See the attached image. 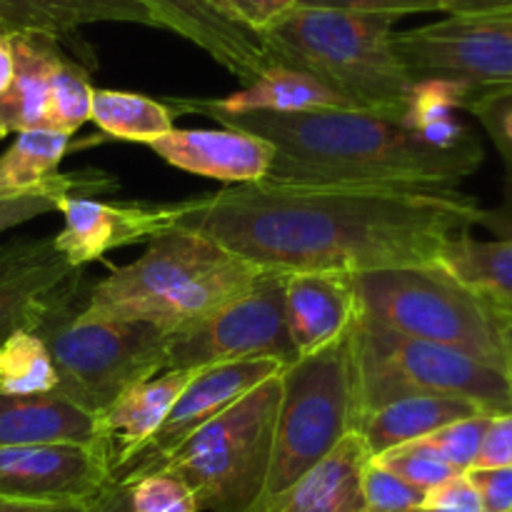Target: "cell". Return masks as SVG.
<instances>
[{
	"label": "cell",
	"mask_w": 512,
	"mask_h": 512,
	"mask_svg": "<svg viewBox=\"0 0 512 512\" xmlns=\"http://www.w3.org/2000/svg\"><path fill=\"white\" fill-rule=\"evenodd\" d=\"M435 263L490 303L512 308V233L495 240L465 233L450 240Z\"/></svg>",
	"instance_id": "484cf974"
},
{
	"label": "cell",
	"mask_w": 512,
	"mask_h": 512,
	"mask_svg": "<svg viewBox=\"0 0 512 512\" xmlns=\"http://www.w3.org/2000/svg\"><path fill=\"white\" fill-rule=\"evenodd\" d=\"M10 48L15 58V75L10 88L0 95V128L5 133L45 128L50 83L63 50L58 43L43 35L15 33L10 35Z\"/></svg>",
	"instance_id": "cb8c5ba5"
},
{
	"label": "cell",
	"mask_w": 512,
	"mask_h": 512,
	"mask_svg": "<svg viewBox=\"0 0 512 512\" xmlns=\"http://www.w3.org/2000/svg\"><path fill=\"white\" fill-rule=\"evenodd\" d=\"M503 465H512V410L493 415L475 468H503Z\"/></svg>",
	"instance_id": "ab89813d"
},
{
	"label": "cell",
	"mask_w": 512,
	"mask_h": 512,
	"mask_svg": "<svg viewBox=\"0 0 512 512\" xmlns=\"http://www.w3.org/2000/svg\"><path fill=\"white\" fill-rule=\"evenodd\" d=\"M85 298L83 288L70 293L33 333L55 365L53 393L100 418L125 390L165 373L170 333L145 320L88 318Z\"/></svg>",
	"instance_id": "5b68a950"
},
{
	"label": "cell",
	"mask_w": 512,
	"mask_h": 512,
	"mask_svg": "<svg viewBox=\"0 0 512 512\" xmlns=\"http://www.w3.org/2000/svg\"><path fill=\"white\" fill-rule=\"evenodd\" d=\"M173 113H203L215 110L225 115L248 113H305V110H330L350 108L338 93L315 80L313 75L300 70L273 65L255 83L245 85L228 98H175L170 100Z\"/></svg>",
	"instance_id": "44dd1931"
},
{
	"label": "cell",
	"mask_w": 512,
	"mask_h": 512,
	"mask_svg": "<svg viewBox=\"0 0 512 512\" xmlns=\"http://www.w3.org/2000/svg\"><path fill=\"white\" fill-rule=\"evenodd\" d=\"M5 135H8V133H5V130H3V128H0V140H3V138H5Z\"/></svg>",
	"instance_id": "c3c4849f"
},
{
	"label": "cell",
	"mask_w": 512,
	"mask_h": 512,
	"mask_svg": "<svg viewBox=\"0 0 512 512\" xmlns=\"http://www.w3.org/2000/svg\"><path fill=\"white\" fill-rule=\"evenodd\" d=\"M10 35H15V33H13V30H10V28H5V25H3V23H0V40L10 38Z\"/></svg>",
	"instance_id": "7dc6e473"
},
{
	"label": "cell",
	"mask_w": 512,
	"mask_h": 512,
	"mask_svg": "<svg viewBox=\"0 0 512 512\" xmlns=\"http://www.w3.org/2000/svg\"><path fill=\"white\" fill-rule=\"evenodd\" d=\"M278 405L280 373L185 440L153 473L183 480L200 512H260L273 463Z\"/></svg>",
	"instance_id": "52a82bcc"
},
{
	"label": "cell",
	"mask_w": 512,
	"mask_h": 512,
	"mask_svg": "<svg viewBox=\"0 0 512 512\" xmlns=\"http://www.w3.org/2000/svg\"><path fill=\"white\" fill-rule=\"evenodd\" d=\"M493 413H475L470 418L455 420V423L445 425L438 433L423 438L440 458L448 465H453L458 473H468L478 465L480 450H483L485 433L490 428Z\"/></svg>",
	"instance_id": "d6a6232c"
},
{
	"label": "cell",
	"mask_w": 512,
	"mask_h": 512,
	"mask_svg": "<svg viewBox=\"0 0 512 512\" xmlns=\"http://www.w3.org/2000/svg\"><path fill=\"white\" fill-rule=\"evenodd\" d=\"M510 512H512V510H510Z\"/></svg>",
	"instance_id": "f907efd6"
},
{
	"label": "cell",
	"mask_w": 512,
	"mask_h": 512,
	"mask_svg": "<svg viewBox=\"0 0 512 512\" xmlns=\"http://www.w3.org/2000/svg\"><path fill=\"white\" fill-rule=\"evenodd\" d=\"M90 512H130L128 488L118 483H110L90 505Z\"/></svg>",
	"instance_id": "ee69618b"
},
{
	"label": "cell",
	"mask_w": 512,
	"mask_h": 512,
	"mask_svg": "<svg viewBox=\"0 0 512 512\" xmlns=\"http://www.w3.org/2000/svg\"><path fill=\"white\" fill-rule=\"evenodd\" d=\"M395 50L415 80H458L475 90L512 85V18L448 15L395 33Z\"/></svg>",
	"instance_id": "8fae6325"
},
{
	"label": "cell",
	"mask_w": 512,
	"mask_h": 512,
	"mask_svg": "<svg viewBox=\"0 0 512 512\" xmlns=\"http://www.w3.org/2000/svg\"><path fill=\"white\" fill-rule=\"evenodd\" d=\"M90 120L110 138L150 145L175 128V113L168 103L125 90L93 88Z\"/></svg>",
	"instance_id": "4316f807"
},
{
	"label": "cell",
	"mask_w": 512,
	"mask_h": 512,
	"mask_svg": "<svg viewBox=\"0 0 512 512\" xmlns=\"http://www.w3.org/2000/svg\"><path fill=\"white\" fill-rule=\"evenodd\" d=\"M55 385V365L33 330H18L0 343V395L53 393Z\"/></svg>",
	"instance_id": "f546056e"
},
{
	"label": "cell",
	"mask_w": 512,
	"mask_h": 512,
	"mask_svg": "<svg viewBox=\"0 0 512 512\" xmlns=\"http://www.w3.org/2000/svg\"><path fill=\"white\" fill-rule=\"evenodd\" d=\"M195 370H165L125 390L100 415V448L110 468V483L138 458L168 418Z\"/></svg>",
	"instance_id": "d6986e66"
},
{
	"label": "cell",
	"mask_w": 512,
	"mask_h": 512,
	"mask_svg": "<svg viewBox=\"0 0 512 512\" xmlns=\"http://www.w3.org/2000/svg\"><path fill=\"white\" fill-rule=\"evenodd\" d=\"M0 23L13 33L43 35L50 40L73 38L95 23H135L158 28L138 0H0Z\"/></svg>",
	"instance_id": "603a6c76"
},
{
	"label": "cell",
	"mask_w": 512,
	"mask_h": 512,
	"mask_svg": "<svg viewBox=\"0 0 512 512\" xmlns=\"http://www.w3.org/2000/svg\"><path fill=\"white\" fill-rule=\"evenodd\" d=\"M178 230L275 273H345L430 265L473 228L512 233V210H485L455 188L423 185H228L188 198Z\"/></svg>",
	"instance_id": "6da1fadb"
},
{
	"label": "cell",
	"mask_w": 512,
	"mask_h": 512,
	"mask_svg": "<svg viewBox=\"0 0 512 512\" xmlns=\"http://www.w3.org/2000/svg\"><path fill=\"white\" fill-rule=\"evenodd\" d=\"M478 490L485 512L512 510V465L503 468H473L465 473Z\"/></svg>",
	"instance_id": "f35d334b"
},
{
	"label": "cell",
	"mask_w": 512,
	"mask_h": 512,
	"mask_svg": "<svg viewBox=\"0 0 512 512\" xmlns=\"http://www.w3.org/2000/svg\"><path fill=\"white\" fill-rule=\"evenodd\" d=\"M375 463L383 465L385 470L400 478L403 483L413 485V488L430 493V490L440 488L443 483L453 480L455 475H463L445 463L425 440H415V443L400 445V448L388 450V453L373 458Z\"/></svg>",
	"instance_id": "1f68e13d"
},
{
	"label": "cell",
	"mask_w": 512,
	"mask_h": 512,
	"mask_svg": "<svg viewBox=\"0 0 512 512\" xmlns=\"http://www.w3.org/2000/svg\"><path fill=\"white\" fill-rule=\"evenodd\" d=\"M493 313H495V323H498L500 348H503L505 375H508L512 385V308H508V305L493 303Z\"/></svg>",
	"instance_id": "7bdbcfd3"
},
{
	"label": "cell",
	"mask_w": 512,
	"mask_h": 512,
	"mask_svg": "<svg viewBox=\"0 0 512 512\" xmlns=\"http://www.w3.org/2000/svg\"><path fill=\"white\" fill-rule=\"evenodd\" d=\"M263 270L193 230H173L90 288L88 318L145 320L185 333L248 293Z\"/></svg>",
	"instance_id": "3957f363"
},
{
	"label": "cell",
	"mask_w": 512,
	"mask_h": 512,
	"mask_svg": "<svg viewBox=\"0 0 512 512\" xmlns=\"http://www.w3.org/2000/svg\"><path fill=\"white\" fill-rule=\"evenodd\" d=\"M283 298L285 323L298 358L338 343L358 318L353 275L285 273Z\"/></svg>",
	"instance_id": "ac0fdd59"
},
{
	"label": "cell",
	"mask_w": 512,
	"mask_h": 512,
	"mask_svg": "<svg viewBox=\"0 0 512 512\" xmlns=\"http://www.w3.org/2000/svg\"><path fill=\"white\" fill-rule=\"evenodd\" d=\"M128 488L130 512H200L193 493L170 473H150Z\"/></svg>",
	"instance_id": "e575fe53"
},
{
	"label": "cell",
	"mask_w": 512,
	"mask_h": 512,
	"mask_svg": "<svg viewBox=\"0 0 512 512\" xmlns=\"http://www.w3.org/2000/svg\"><path fill=\"white\" fill-rule=\"evenodd\" d=\"M90 505H38L0 498V512H90Z\"/></svg>",
	"instance_id": "f6af8a7d"
},
{
	"label": "cell",
	"mask_w": 512,
	"mask_h": 512,
	"mask_svg": "<svg viewBox=\"0 0 512 512\" xmlns=\"http://www.w3.org/2000/svg\"><path fill=\"white\" fill-rule=\"evenodd\" d=\"M158 28L173 30L223 65L245 85L273 68L258 30L245 25L223 0H138Z\"/></svg>",
	"instance_id": "2e32d148"
},
{
	"label": "cell",
	"mask_w": 512,
	"mask_h": 512,
	"mask_svg": "<svg viewBox=\"0 0 512 512\" xmlns=\"http://www.w3.org/2000/svg\"><path fill=\"white\" fill-rule=\"evenodd\" d=\"M110 485L100 448L23 445L0 448V498L38 505H90Z\"/></svg>",
	"instance_id": "5bb4252c"
},
{
	"label": "cell",
	"mask_w": 512,
	"mask_h": 512,
	"mask_svg": "<svg viewBox=\"0 0 512 512\" xmlns=\"http://www.w3.org/2000/svg\"><path fill=\"white\" fill-rule=\"evenodd\" d=\"M418 512H485L478 490L468 475H455L453 480L425 495V503Z\"/></svg>",
	"instance_id": "74e56055"
},
{
	"label": "cell",
	"mask_w": 512,
	"mask_h": 512,
	"mask_svg": "<svg viewBox=\"0 0 512 512\" xmlns=\"http://www.w3.org/2000/svg\"><path fill=\"white\" fill-rule=\"evenodd\" d=\"M358 423L350 333L285 365L263 508L328 458L348 435L358 433Z\"/></svg>",
	"instance_id": "9c48e42d"
},
{
	"label": "cell",
	"mask_w": 512,
	"mask_h": 512,
	"mask_svg": "<svg viewBox=\"0 0 512 512\" xmlns=\"http://www.w3.org/2000/svg\"><path fill=\"white\" fill-rule=\"evenodd\" d=\"M465 110L480 120V125L490 135V140L498 148L500 158H503L510 190V198L505 208L512 210V85L475 90Z\"/></svg>",
	"instance_id": "836d02e7"
},
{
	"label": "cell",
	"mask_w": 512,
	"mask_h": 512,
	"mask_svg": "<svg viewBox=\"0 0 512 512\" xmlns=\"http://www.w3.org/2000/svg\"><path fill=\"white\" fill-rule=\"evenodd\" d=\"M190 200L148 203V200H98L70 195L60 203L63 230L53 235L55 245L73 268L103 260L110 250L153 243L160 235L180 228Z\"/></svg>",
	"instance_id": "7c38bea8"
},
{
	"label": "cell",
	"mask_w": 512,
	"mask_h": 512,
	"mask_svg": "<svg viewBox=\"0 0 512 512\" xmlns=\"http://www.w3.org/2000/svg\"><path fill=\"white\" fill-rule=\"evenodd\" d=\"M370 460L373 455L363 438L358 433L348 435L293 488L270 500L263 512H368L363 470Z\"/></svg>",
	"instance_id": "7402d4cb"
},
{
	"label": "cell",
	"mask_w": 512,
	"mask_h": 512,
	"mask_svg": "<svg viewBox=\"0 0 512 512\" xmlns=\"http://www.w3.org/2000/svg\"><path fill=\"white\" fill-rule=\"evenodd\" d=\"M423 490L403 483L390 470L370 460L363 470V498L368 512H418L425 503Z\"/></svg>",
	"instance_id": "d590c367"
},
{
	"label": "cell",
	"mask_w": 512,
	"mask_h": 512,
	"mask_svg": "<svg viewBox=\"0 0 512 512\" xmlns=\"http://www.w3.org/2000/svg\"><path fill=\"white\" fill-rule=\"evenodd\" d=\"M283 368L285 365L275 360H243V363H220L195 370L153 440L113 483L130 485L143 475L153 473L175 448H180L185 440L193 438L198 430L213 423L218 415L233 408L250 390L263 385Z\"/></svg>",
	"instance_id": "4fadbf2b"
},
{
	"label": "cell",
	"mask_w": 512,
	"mask_h": 512,
	"mask_svg": "<svg viewBox=\"0 0 512 512\" xmlns=\"http://www.w3.org/2000/svg\"><path fill=\"white\" fill-rule=\"evenodd\" d=\"M83 288L55 238L10 240L0 245V343L18 330H35L70 293Z\"/></svg>",
	"instance_id": "9a60e30c"
},
{
	"label": "cell",
	"mask_w": 512,
	"mask_h": 512,
	"mask_svg": "<svg viewBox=\"0 0 512 512\" xmlns=\"http://www.w3.org/2000/svg\"><path fill=\"white\" fill-rule=\"evenodd\" d=\"M395 20L295 5L260 38L273 65L313 75L350 108L403 120L415 78L395 50Z\"/></svg>",
	"instance_id": "277c9868"
},
{
	"label": "cell",
	"mask_w": 512,
	"mask_h": 512,
	"mask_svg": "<svg viewBox=\"0 0 512 512\" xmlns=\"http://www.w3.org/2000/svg\"><path fill=\"white\" fill-rule=\"evenodd\" d=\"M350 350L358 420L410 395H448L493 415L512 410L505 370L463 350L405 338L360 313L350 328Z\"/></svg>",
	"instance_id": "8992f818"
},
{
	"label": "cell",
	"mask_w": 512,
	"mask_h": 512,
	"mask_svg": "<svg viewBox=\"0 0 512 512\" xmlns=\"http://www.w3.org/2000/svg\"><path fill=\"white\" fill-rule=\"evenodd\" d=\"M200 115L268 140L275 148L268 183L455 188L485 158L480 143L458 150L435 148L403 120L365 110L248 115L203 110Z\"/></svg>",
	"instance_id": "7a4b0ae2"
},
{
	"label": "cell",
	"mask_w": 512,
	"mask_h": 512,
	"mask_svg": "<svg viewBox=\"0 0 512 512\" xmlns=\"http://www.w3.org/2000/svg\"><path fill=\"white\" fill-rule=\"evenodd\" d=\"M285 273L263 270L253 288L185 333L170 335L165 370H200L220 363L298 360L285 323Z\"/></svg>",
	"instance_id": "30bf717a"
},
{
	"label": "cell",
	"mask_w": 512,
	"mask_h": 512,
	"mask_svg": "<svg viewBox=\"0 0 512 512\" xmlns=\"http://www.w3.org/2000/svg\"><path fill=\"white\" fill-rule=\"evenodd\" d=\"M70 148V135L38 128L15 135L13 145L0 155V193H23L43 185L58 173Z\"/></svg>",
	"instance_id": "f1b7e54d"
},
{
	"label": "cell",
	"mask_w": 512,
	"mask_h": 512,
	"mask_svg": "<svg viewBox=\"0 0 512 512\" xmlns=\"http://www.w3.org/2000/svg\"><path fill=\"white\" fill-rule=\"evenodd\" d=\"M58 443L100 448V418L55 393L0 395V448Z\"/></svg>",
	"instance_id": "ffe728a7"
},
{
	"label": "cell",
	"mask_w": 512,
	"mask_h": 512,
	"mask_svg": "<svg viewBox=\"0 0 512 512\" xmlns=\"http://www.w3.org/2000/svg\"><path fill=\"white\" fill-rule=\"evenodd\" d=\"M90 103H93V85H90L88 73L75 60L63 55L50 83L45 128L73 138L90 120Z\"/></svg>",
	"instance_id": "4dcf8cb0"
},
{
	"label": "cell",
	"mask_w": 512,
	"mask_h": 512,
	"mask_svg": "<svg viewBox=\"0 0 512 512\" xmlns=\"http://www.w3.org/2000/svg\"><path fill=\"white\" fill-rule=\"evenodd\" d=\"M300 8H320V10H340V13H360V15H400L413 13H445V0H295Z\"/></svg>",
	"instance_id": "8d00e7d4"
},
{
	"label": "cell",
	"mask_w": 512,
	"mask_h": 512,
	"mask_svg": "<svg viewBox=\"0 0 512 512\" xmlns=\"http://www.w3.org/2000/svg\"><path fill=\"white\" fill-rule=\"evenodd\" d=\"M475 413L485 410L468 400L448 398V395H410L365 415L360 420L358 435L368 445L370 455L378 458L388 450L428 438L445 425Z\"/></svg>",
	"instance_id": "d4e9b609"
},
{
	"label": "cell",
	"mask_w": 512,
	"mask_h": 512,
	"mask_svg": "<svg viewBox=\"0 0 512 512\" xmlns=\"http://www.w3.org/2000/svg\"><path fill=\"white\" fill-rule=\"evenodd\" d=\"M503 18H512V13L510 15H503Z\"/></svg>",
	"instance_id": "681fc988"
},
{
	"label": "cell",
	"mask_w": 512,
	"mask_h": 512,
	"mask_svg": "<svg viewBox=\"0 0 512 512\" xmlns=\"http://www.w3.org/2000/svg\"><path fill=\"white\" fill-rule=\"evenodd\" d=\"M15 75V58L13 48H10V38L0 40V95L10 88Z\"/></svg>",
	"instance_id": "bcb514c9"
},
{
	"label": "cell",
	"mask_w": 512,
	"mask_h": 512,
	"mask_svg": "<svg viewBox=\"0 0 512 512\" xmlns=\"http://www.w3.org/2000/svg\"><path fill=\"white\" fill-rule=\"evenodd\" d=\"M118 188V180L103 170L85 168L78 173H55L43 185L23 193H0V233L18 225L30 223L45 213H53L60 208L70 195H98Z\"/></svg>",
	"instance_id": "83f0119b"
},
{
	"label": "cell",
	"mask_w": 512,
	"mask_h": 512,
	"mask_svg": "<svg viewBox=\"0 0 512 512\" xmlns=\"http://www.w3.org/2000/svg\"><path fill=\"white\" fill-rule=\"evenodd\" d=\"M445 13L460 18H480V15H510L512 0H445Z\"/></svg>",
	"instance_id": "b9f144b4"
},
{
	"label": "cell",
	"mask_w": 512,
	"mask_h": 512,
	"mask_svg": "<svg viewBox=\"0 0 512 512\" xmlns=\"http://www.w3.org/2000/svg\"><path fill=\"white\" fill-rule=\"evenodd\" d=\"M148 148L173 168L228 185L260 183L268 178L275 158L268 140L238 128H173Z\"/></svg>",
	"instance_id": "e0dca14e"
},
{
	"label": "cell",
	"mask_w": 512,
	"mask_h": 512,
	"mask_svg": "<svg viewBox=\"0 0 512 512\" xmlns=\"http://www.w3.org/2000/svg\"><path fill=\"white\" fill-rule=\"evenodd\" d=\"M358 313L405 338L463 350L503 368L493 303L430 265H403L353 275Z\"/></svg>",
	"instance_id": "ba28073f"
},
{
	"label": "cell",
	"mask_w": 512,
	"mask_h": 512,
	"mask_svg": "<svg viewBox=\"0 0 512 512\" xmlns=\"http://www.w3.org/2000/svg\"><path fill=\"white\" fill-rule=\"evenodd\" d=\"M223 3L258 33H263L275 20H280L295 8V0H223Z\"/></svg>",
	"instance_id": "60d3db41"
}]
</instances>
